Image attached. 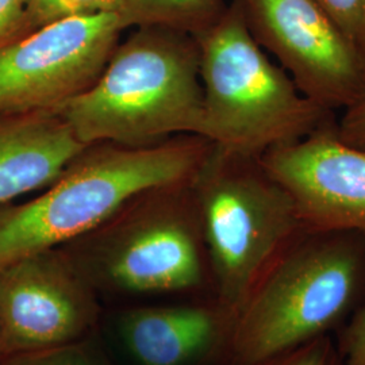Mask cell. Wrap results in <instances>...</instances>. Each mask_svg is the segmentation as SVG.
Wrapping results in <instances>:
<instances>
[{
	"mask_svg": "<svg viewBox=\"0 0 365 365\" xmlns=\"http://www.w3.org/2000/svg\"><path fill=\"white\" fill-rule=\"evenodd\" d=\"M211 148L196 134L144 148L86 145L45 192L0 207V269L90 235L149 190L192 182Z\"/></svg>",
	"mask_w": 365,
	"mask_h": 365,
	"instance_id": "6da1fadb",
	"label": "cell"
},
{
	"mask_svg": "<svg viewBox=\"0 0 365 365\" xmlns=\"http://www.w3.org/2000/svg\"><path fill=\"white\" fill-rule=\"evenodd\" d=\"M365 304V233L304 229L252 289L226 341L233 365H257L336 337Z\"/></svg>",
	"mask_w": 365,
	"mask_h": 365,
	"instance_id": "7a4b0ae2",
	"label": "cell"
},
{
	"mask_svg": "<svg viewBox=\"0 0 365 365\" xmlns=\"http://www.w3.org/2000/svg\"><path fill=\"white\" fill-rule=\"evenodd\" d=\"M81 144L144 148L202 135L203 88L195 36L137 26L118 42L91 87L56 111Z\"/></svg>",
	"mask_w": 365,
	"mask_h": 365,
	"instance_id": "3957f363",
	"label": "cell"
},
{
	"mask_svg": "<svg viewBox=\"0 0 365 365\" xmlns=\"http://www.w3.org/2000/svg\"><path fill=\"white\" fill-rule=\"evenodd\" d=\"M203 88L202 137L222 150L260 157L333 119L276 66L249 30L238 0L195 36Z\"/></svg>",
	"mask_w": 365,
	"mask_h": 365,
	"instance_id": "277c9868",
	"label": "cell"
},
{
	"mask_svg": "<svg viewBox=\"0 0 365 365\" xmlns=\"http://www.w3.org/2000/svg\"><path fill=\"white\" fill-rule=\"evenodd\" d=\"M222 312L233 319L252 289L306 229L260 157L211 148L191 182Z\"/></svg>",
	"mask_w": 365,
	"mask_h": 365,
	"instance_id": "5b68a950",
	"label": "cell"
},
{
	"mask_svg": "<svg viewBox=\"0 0 365 365\" xmlns=\"http://www.w3.org/2000/svg\"><path fill=\"white\" fill-rule=\"evenodd\" d=\"M191 182L157 187L131 200L130 214L110 230L102 248L106 274L117 286L161 292L211 280Z\"/></svg>",
	"mask_w": 365,
	"mask_h": 365,
	"instance_id": "8992f818",
	"label": "cell"
},
{
	"mask_svg": "<svg viewBox=\"0 0 365 365\" xmlns=\"http://www.w3.org/2000/svg\"><path fill=\"white\" fill-rule=\"evenodd\" d=\"M120 14L56 21L0 48V115L57 111L99 78L123 31Z\"/></svg>",
	"mask_w": 365,
	"mask_h": 365,
	"instance_id": "52a82bcc",
	"label": "cell"
},
{
	"mask_svg": "<svg viewBox=\"0 0 365 365\" xmlns=\"http://www.w3.org/2000/svg\"><path fill=\"white\" fill-rule=\"evenodd\" d=\"M249 30L299 91L330 113L365 87V56L315 0H238Z\"/></svg>",
	"mask_w": 365,
	"mask_h": 365,
	"instance_id": "ba28073f",
	"label": "cell"
},
{
	"mask_svg": "<svg viewBox=\"0 0 365 365\" xmlns=\"http://www.w3.org/2000/svg\"><path fill=\"white\" fill-rule=\"evenodd\" d=\"M260 161L292 197L306 229L365 233V149L344 143L336 120L268 149Z\"/></svg>",
	"mask_w": 365,
	"mask_h": 365,
	"instance_id": "9c48e42d",
	"label": "cell"
},
{
	"mask_svg": "<svg viewBox=\"0 0 365 365\" xmlns=\"http://www.w3.org/2000/svg\"><path fill=\"white\" fill-rule=\"evenodd\" d=\"M92 313L88 292L54 249L0 269L3 352L60 348L88 327Z\"/></svg>",
	"mask_w": 365,
	"mask_h": 365,
	"instance_id": "30bf717a",
	"label": "cell"
},
{
	"mask_svg": "<svg viewBox=\"0 0 365 365\" xmlns=\"http://www.w3.org/2000/svg\"><path fill=\"white\" fill-rule=\"evenodd\" d=\"M84 146L56 111L0 115V207L51 185Z\"/></svg>",
	"mask_w": 365,
	"mask_h": 365,
	"instance_id": "8fae6325",
	"label": "cell"
},
{
	"mask_svg": "<svg viewBox=\"0 0 365 365\" xmlns=\"http://www.w3.org/2000/svg\"><path fill=\"white\" fill-rule=\"evenodd\" d=\"M230 325L218 304L145 309L126 319L125 337L143 365H184L227 341Z\"/></svg>",
	"mask_w": 365,
	"mask_h": 365,
	"instance_id": "7c38bea8",
	"label": "cell"
},
{
	"mask_svg": "<svg viewBox=\"0 0 365 365\" xmlns=\"http://www.w3.org/2000/svg\"><path fill=\"white\" fill-rule=\"evenodd\" d=\"M225 10L223 0H128L120 21L123 29L158 25L197 36Z\"/></svg>",
	"mask_w": 365,
	"mask_h": 365,
	"instance_id": "4fadbf2b",
	"label": "cell"
},
{
	"mask_svg": "<svg viewBox=\"0 0 365 365\" xmlns=\"http://www.w3.org/2000/svg\"><path fill=\"white\" fill-rule=\"evenodd\" d=\"M128 0H27L26 34L56 21L98 14H122Z\"/></svg>",
	"mask_w": 365,
	"mask_h": 365,
	"instance_id": "5bb4252c",
	"label": "cell"
},
{
	"mask_svg": "<svg viewBox=\"0 0 365 365\" xmlns=\"http://www.w3.org/2000/svg\"><path fill=\"white\" fill-rule=\"evenodd\" d=\"M365 56V0H315Z\"/></svg>",
	"mask_w": 365,
	"mask_h": 365,
	"instance_id": "9a60e30c",
	"label": "cell"
},
{
	"mask_svg": "<svg viewBox=\"0 0 365 365\" xmlns=\"http://www.w3.org/2000/svg\"><path fill=\"white\" fill-rule=\"evenodd\" d=\"M257 365H345L334 337L314 339Z\"/></svg>",
	"mask_w": 365,
	"mask_h": 365,
	"instance_id": "2e32d148",
	"label": "cell"
},
{
	"mask_svg": "<svg viewBox=\"0 0 365 365\" xmlns=\"http://www.w3.org/2000/svg\"><path fill=\"white\" fill-rule=\"evenodd\" d=\"M334 339L345 365H365V304Z\"/></svg>",
	"mask_w": 365,
	"mask_h": 365,
	"instance_id": "e0dca14e",
	"label": "cell"
},
{
	"mask_svg": "<svg viewBox=\"0 0 365 365\" xmlns=\"http://www.w3.org/2000/svg\"><path fill=\"white\" fill-rule=\"evenodd\" d=\"M336 131L344 143L365 149V87L352 103L342 110V115L336 120Z\"/></svg>",
	"mask_w": 365,
	"mask_h": 365,
	"instance_id": "ac0fdd59",
	"label": "cell"
},
{
	"mask_svg": "<svg viewBox=\"0 0 365 365\" xmlns=\"http://www.w3.org/2000/svg\"><path fill=\"white\" fill-rule=\"evenodd\" d=\"M27 0H0V48L26 34Z\"/></svg>",
	"mask_w": 365,
	"mask_h": 365,
	"instance_id": "d6986e66",
	"label": "cell"
},
{
	"mask_svg": "<svg viewBox=\"0 0 365 365\" xmlns=\"http://www.w3.org/2000/svg\"><path fill=\"white\" fill-rule=\"evenodd\" d=\"M11 365H88L78 353L68 349L54 348L49 351H41L19 357Z\"/></svg>",
	"mask_w": 365,
	"mask_h": 365,
	"instance_id": "ffe728a7",
	"label": "cell"
},
{
	"mask_svg": "<svg viewBox=\"0 0 365 365\" xmlns=\"http://www.w3.org/2000/svg\"><path fill=\"white\" fill-rule=\"evenodd\" d=\"M0 352H3V348H1V337H0Z\"/></svg>",
	"mask_w": 365,
	"mask_h": 365,
	"instance_id": "44dd1931",
	"label": "cell"
}]
</instances>
